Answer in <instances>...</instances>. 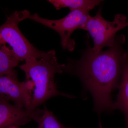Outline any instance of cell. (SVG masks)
I'll return each mask as SVG.
<instances>
[{"label":"cell","instance_id":"1","mask_svg":"<svg viewBox=\"0 0 128 128\" xmlns=\"http://www.w3.org/2000/svg\"><path fill=\"white\" fill-rule=\"evenodd\" d=\"M89 36L88 33L86 48L80 59H68L65 72L81 80L84 88L93 97L95 111L99 114L110 113L114 110L112 93L119 88L121 81L125 36L118 35L113 47L97 54L89 44Z\"/></svg>","mask_w":128,"mask_h":128},{"label":"cell","instance_id":"3","mask_svg":"<svg viewBox=\"0 0 128 128\" xmlns=\"http://www.w3.org/2000/svg\"><path fill=\"white\" fill-rule=\"evenodd\" d=\"M91 10L86 8L75 10L64 17L57 20L42 18L37 13L31 14L26 10L18 12V14L22 21L30 19L54 30L60 37L62 48L72 52L74 50L76 44L74 40L71 38V34L75 30L80 29L88 20L90 16L89 12Z\"/></svg>","mask_w":128,"mask_h":128},{"label":"cell","instance_id":"7","mask_svg":"<svg viewBox=\"0 0 128 128\" xmlns=\"http://www.w3.org/2000/svg\"><path fill=\"white\" fill-rule=\"evenodd\" d=\"M34 110L12 105L0 96V128L23 126L33 120Z\"/></svg>","mask_w":128,"mask_h":128},{"label":"cell","instance_id":"5","mask_svg":"<svg viewBox=\"0 0 128 128\" xmlns=\"http://www.w3.org/2000/svg\"><path fill=\"white\" fill-rule=\"evenodd\" d=\"M102 8H100L96 16H90L80 28L87 31L91 36L94 44L92 50L96 54L102 51L104 47H113L117 32L128 26L126 16L117 14L113 21L109 22L102 17Z\"/></svg>","mask_w":128,"mask_h":128},{"label":"cell","instance_id":"12","mask_svg":"<svg viewBox=\"0 0 128 128\" xmlns=\"http://www.w3.org/2000/svg\"><path fill=\"white\" fill-rule=\"evenodd\" d=\"M18 128L17 127H11V128Z\"/></svg>","mask_w":128,"mask_h":128},{"label":"cell","instance_id":"6","mask_svg":"<svg viewBox=\"0 0 128 128\" xmlns=\"http://www.w3.org/2000/svg\"><path fill=\"white\" fill-rule=\"evenodd\" d=\"M32 95L26 87L25 81L18 80L16 72L0 77V96L13 102L15 105L28 110Z\"/></svg>","mask_w":128,"mask_h":128},{"label":"cell","instance_id":"10","mask_svg":"<svg viewBox=\"0 0 128 128\" xmlns=\"http://www.w3.org/2000/svg\"><path fill=\"white\" fill-rule=\"evenodd\" d=\"M33 120L38 123V128H72L66 127L60 123L46 106L43 110L37 108L34 110Z\"/></svg>","mask_w":128,"mask_h":128},{"label":"cell","instance_id":"2","mask_svg":"<svg viewBox=\"0 0 128 128\" xmlns=\"http://www.w3.org/2000/svg\"><path fill=\"white\" fill-rule=\"evenodd\" d=\"M18 67L25 72L26 80H32L34 84L32 103L28 110H35L55 96L75 98L74 96L61 92L57 89L54 76L57 73H65L66 65L58 63L56 54L40 59L28 60Z\"/></svg>","mask_w":128,"mask_h":128},{"label":"cell","instance_id":"8","mask_svg":"<svg viewBox=\"0 0 128 128\" xmlns=\"http://www.w3.org/2000/svg\"><path fill=\"white\" fill-rule=\"evenodd\" d=\"M122 71L119 92L114 110L118 109L124 114L126 128H128V54L124 52L122 60Z\"/></svg>","mask_w":128,"mask_h":128},{"label":"cell","instance_id":"9","mask_svg":"<svg viewBox=\"0 0 128 128\" xmlns=\"http://www.w3.org/2000/svg\"><path fill=\"white\" fill-rule=\"evenodd\" d=\"M0 76L9 75L16 71L14 68L20 61L13 50L6 44H0Z\"/></svg>","mask_w":128,"mask_h":128},{"label":"cell","instance_id":"11","mask_svg":"<svg viewBox=\"0 0 128 128\" xmlns=\"http://www.w3.org/2000/svg\"><path fill=\"white\" fill-rule=\"evenodd\" d=\"M57 10L68 8L70 11L83 9L92 10L100 4L103 0H49Z\"/></svg>","mask_w":128,"mask_h":128},{"label":"cell","instance_id":"4","mask_svg":"<svg viewBox=\"0 0 128 128\" xmlns=\"http://www.w3.org/2000/svg\"><path fill=\"white\" fill-rule=\"evenodd\" d=\"M21 22L18 11L8 16L5 23L0 27V44H9L21 62L56 54L54 50L47 52L39 50L30 43L19 29L18 24Z\"/></svg>","mask_w":128,"mask_h":128}]
</instances>
